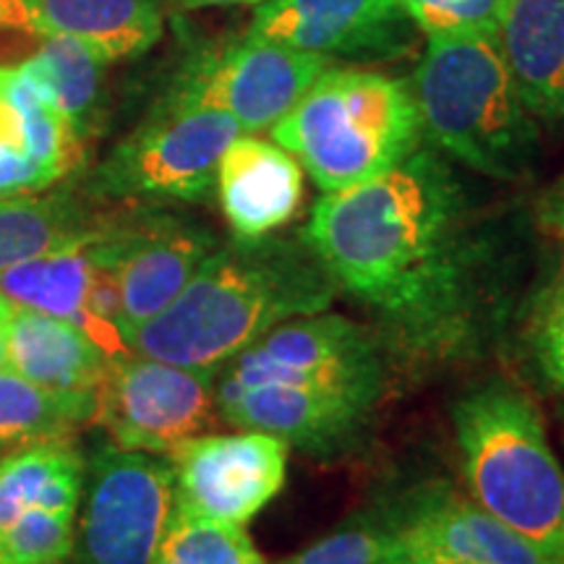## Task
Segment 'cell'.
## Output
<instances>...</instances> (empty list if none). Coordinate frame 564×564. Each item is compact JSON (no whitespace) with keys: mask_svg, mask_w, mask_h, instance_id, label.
I'll use <instances>...</instances> for the list:
<instances>
[{"mask_svg":"<svg viewBox=\"0 0 564 564\" xmlns=\"http://www.w3.org/2000/svg\"><path fill=\"white\" fill-rule=\"evenodd\" d=\"M301 238L337 291L377 316L387 348L413 361L476 356L510 312V253L476 217L455 167L429 147L324 194Z\"/></svg>","mask_w":564,"mask_h":564,"instance_id":"6da1fadb","label":"cell"},{"mask_svg":"<svg viewBox=\"0 0 564 564\" xmlns=\"http://www.w3.org/2000/svg\"><path fill=\"white\" fill-rule=\"evenodd\" d=\"M337 282L303 238L217 246L171 306L129 335V348L188 369L220 371L280 324L329 312Z\"/></svg>","mask_w":564,"mask_h":564,"instance_id":"7a4b0ae2","label":"cell"},{"mask_svg":"<svg viewBox=\"0 0 564 564\" xmlns=\"http://www.w3.org/2000/svg\"><path fill=\"white\" fill-rule=\"evenodd\" d=\"M423 139L494 181H523L539 154V121L514 87L497 34L429 37L413 70Z\"/></svg>","mask_w":564,"mask_h":564,"instance_id":"3957f363","label":"cell"},{"mask_svg":"<svg viewBox=\"0 0 564 564\" xmlns=\"http://www.w3.org/2000/svg\"><path fill=\"white\" fill-rule=\"evenodd\" d=\"M453 429L468 497L564 564V468L533 400L494 379L457 400Z\"/></svg>","mask_w":564,"mask_h":564,"instance_id":"277c9868","label":"cell"},{"mask_svg":"<svg viewBox=\"0 0 564 564\" xmlns=\"http://www.w3.org/2000/svg\"><path fill=\"white\" fill-rule=\"evenodd\" d=\"M270 133L324 194L390 171L423 141L411 84L382 70L337 66L324 70Z\"/></svg>","mask_w":564,"mask_h":564,"instance_id":"5b68a950","label":"cell"},{"mask_svg":"<svg viewBox=\"0 0 564 564\" xmlns=\"http://www.w3.org/2000/svg\"><path fill=\"white\" fill-rule=\"evenodd\" d=\"M238 133H243L241 126L228 112L162 97L91 171L87 196L105 202H209L223 152Z\"/></svg>","mask_w":564,"mask_h":564,"instance_id":"8992f818","label":"cell"},{"mask_svg":"<svg viewBox=\"0 0 564 564\" xmlns=\"http://www.w3.org/2000/svg\"><path fill=\"white\" fill-rule=\"evenodd\" d=\"M173 512L165 455L100 444L84 457L70 564H152Z\"/></svg>","mask_w":564,"mask_h":564,"instance_id":"52a82bcc","label":"cell"},{"mask_svg":"<svg viewBox=\"0 0 564 564\" xmlns=\"http://www.w3.org/2000/svg\"><path fill=\"white\" fill-rule=\"evenodd\" d=\"M387 343L340 314H312L274 327L217 371L215 390L251 384L324 387L371 394L387 387Z\"/></svg>","mask_w":564,"mask_h":564,"instance_id":"ba28073f","label":"cell"},{"mask_svg":"<svg viewBox=\"0 0 564 564\" xmlns=\"http://www.w3.org/2000/svg\"><path fill=\"white\" fill-rule=\"evenodd\" d=\"M333 63L246 32L196 53L162 97L228 112L243 133L272 131Z\"/></svg>","mask_w":564,"mask_h":564,"instance_id":"9c48e42d","label":"cell"},{"mask_svg":"<svg viewBox=\"0 0 564 564\" xmlns=\"http://www.w3.org/2000/svg\"><path fill=\"white\" fill-rule=\"evenodd\" d=\"M215 377V371L129 352L110 361L95 421L118 447L167 455L181 442L209 434L220 419Z\"/></svg>","mask_w":564,"mask_h":564,"instance_id":"30bf717a","label":"cell"},{"mask_svg":"<svg viewBox=\"0 0 564 564\" xmlns=\"http://www.w3.org/2000/svg\"><path fill=\"white\" fill-rule=\"evenodd\" d=\"M84 489L74 440L0 457V564H68Z\"/></svg>","mask_w":564,"mask_h":564,"instance_id":"8fae6325","label":"cell"},{"mask_svg":"<svg viewBox=\"0 0 564 564\" xmlns=\"http://www.w3.org/2000/svg\"><path fill=\"white\" fill-rule=\"evenodd\" d=\"M165 457L173 468L175 510L223 525L257 518L288 476V444L249 429L194 436Z\"/></svg>","mask_w":564,"mask_h":564,"instance_id":"7c38bea8","label":"cell"},{"mask_svg":"<svg viewBox=\"0 0 564 564\" xmlns=\"http://www.w3.org/2000/svg\"><path fill=\"white\" fill-rule=\"evenodd\" d=\"M207 225L160 212L108 217L105 251L116 272L123 308V335L158 316L178 299L196 270L217 251Z\"/></svg>","mask_w":564,"mask_h":564,"instance_id":"4fadbf2b","label":"cell"},{"mask_svg":"<svg viewBox=\"0 0 564 564\" xmlns=\"http://www.w3.org/2000/svg\"><path fill=\"white\" fill-rule=\"evenodd\" d=\"M246 32L329 61L400 58L421 34L398 0H264Z\"/></svg>","mask_w":564,"mask_h":564,"instance_id":"5bb4252c","label":"cell"},{"mask_svg":"<svg viewBox=\"0 0 564 564\" xmlns=\"http://www.w3.org/2000/svg\"><path fill=\"white\" fill-rule=\"evenodd\" d=\"M215 394L225 423L280 436L288 447L314 455L343 453L361 442L382 403L371 394L295 384H251Z\"/></svg>","mask_w":564,"mask_h":564,"instance_id":"9a60e30c","label":"cell"},{"mask_svg":"<svg viewBox=\"0 0 564 564\" xmlns=\"http://www.w3.org/2000/svg\"><path fill=\"white\" fill-rule=\"evenodd\" d=\"M84 139L24 63L0 68V196L51 188L82 167Z\"/></svg>","mask_w":564,"mask_h":564,"instance_id":"2e32d148","label":"cell"},{"mask_svg":"<svg viewBox=\"0 0 564 564\" xmlns=\"http://www.w3.org/2000/svg\"><path fill=\"white\" fill-rule=\"evenodd\" d=\"M400 541L460 564H556L470 497L447 484H421L387 510Z\"/></svg>","mask_w":564,"mask_h":564,"instance_id":"e0dca14e","label":"cell"},{"mask_svg":"<svg viewBox=\"0 0 564 564\" xmlns=\"http://www.w3.org/2000/svg\"><path fill=\"white\" fill-rule=\"evenodd\" d=\"M217 199L236 241H262L293 220L303 167L278 141L238 133L217 167Z\"/></svg>","mask_w":564,"mask_h":564,"instance_id":"ac0fdd59","label":"cell"},{"mask_svg":"<svg viewBox=\"0 0 564 564\" xmlns=\"http://www.w3.org/2000/svg\"><path fill=\"white\" fill-rule=\"evenodd\" d=\"M21 24L79 40L105 66L152 51L165 32L162 0H17Z\"/></svg>","mask_w":564,"mask_h":564,"instance_id":"d6986e66","label":"cell"},{"mask_svg":"<svg viewBox=\"0 0 564 564\" xmlns=\"http://www.w3.org/2000/svg\"><path fill=\"white\" fill-rule=\"evenodd\" d=\"M497 40L528 112L564 126V0H507Z\"/></svg>","mask_w":564,"mask_h":564,"instance_id":"ffe728a7","label":"cell"},{"mask_svg":"<svg viewBox=\"0 0 564 564\" xmlns=\"http://www.w3.org/2000/svg\"><path fill=\"white\" fill-rule=\"evenodd\" d=\"M110 358L76 324L17 306L9 324V371L58 392L100 394Z\"/></svg>","mask_w":564,"mask_h":564,"instance_id":"44dd1931","label":"cell"},{"mask_svg":"<svg viewBox=\"0 0 564 564\" xmlns=\"http://www.w3.org/2000/svg\"><path fill=\"white\" fill-rule=\"evenodd\" d=\"M102 223L105 217L74 241L6 270L0 274V293L17 306L58 316L84 333L89 293L102 259Z\"/></svg>","mask_w":564,"mask_h":564,"instance_id":"7402d4cb","label":"cell"},{"mask_svg":"<svg viewBox=\"0 0 564 564\" xmlns=\"http://www.w3.org/2000/svg\"><path fill=\"white\" fill-rule=\"evenodd\" d=\"M100 223L74 188L0 196V274L74 241Z\"/></svg>","mask_w":564,"mask_h":564,"instance_id":"603a6c76","label":"cell"},{"mask_svg":"<svg viewBox=\"0 0 564 564\" xmlns=\"http://www.w3.org/2000/svg\"><path fill=\"white\" fill-rule=\"evenodd\" d=\"M100 394L47 390L9 369L0 371V457L53 440H74L95 421Z\"/></svg>","mask_w":564,"mask_h":564,"instance_id":"cb8c5ba5","label":"cell"},{"mask_svg":"<svg viewBox=\"0 0 564 564\" xmlns=\"http://www.w3.org/2000/svg\"><path fill=\"white\" fill-rule=\"evenodd\" d=\"M26 66L47 89L53 105L70 123V129L87 139L97 108H100L105 63L79 40L47 34L45 45L26 61Z\"/></svg>","mask_w":564,"mask_h":564,"instance_id":"d4e9b609","label":"cell"},{"mask_svg":"<svg viewBox=\"0 0 564 564\" xmlns=\"http://www.w3.org/2000/svg\"><path fill=\"white\" fill-rule=\"evenodd\" d=\"M152 564H270L243 525H223L175 510Z\"/></svg>","mask_w":564,"mask_h":564,"instance_id":"484cf974","label":"cell"},{"mask_svg":"<svg viewBox=\"0 0 564 564\" xmlns=\"http://www.w3.org/2000/svg\"><path fill=\"white\" fill-rule=\"evenodd\" d=\"M400 535L390 514H358L282 564H387Z\"/></svg>","mask_w":564,"mask_h":564,"instance_id":"4316f807","label":"cell"},{"mask_svg":"<svg viewBox=\"0 0 564 564\" xmlns=\"http://www.w3.org/2000/svg\"><path fill=\"white\" fill-rule=\"evenodd\" d=\"M423 37L497 34L507 0H398Z\"/></svg>","mask_w":564,"mask_h":564,"instance_id":"83f0119b","label":"cell"},{"mask_svg":"<svg viewBox=\"0 0 564 564\" xmlns=\"http://www.w3.org/2000/svg\"><path fill=\"white\" fill-rule=\"evenodd\" d=\"M528 345L541 377L564 392V285H549L535 301Z\"/></svg>","mask_w":564,"mask_h":564,"instance_id":"f1b7e54d","label":"cell"},{"mask_svg":"<svg viewBox=\"0 0 564 564\" xmlns=\"http://www.w3.org/2000/svg\"><path fill=\"white\" fill-rule=\"evenodd\" d=\"M544 225L552 232L556 251H560V270L552 285H564V183L560 188H554L544 204Z\"/></svg>","mask_w":564,"mask_h":564,"instance_id":"f546056e","label":"cell"},{"mask_svg":"<svg viewBox=\"0 0 564 564\" xmlns=\"http://www.w3.org/2000/svg\"><path fill=\"white\" fill-rule=\"evenodd\" d=\"M387 564H460V562L449 560V556H444V554L429 552V549L411 546V544H403V541H400L398 552L390 556V562Z\"/></svg>","mask_w":564,"mask_h":564,"instance_id":"4dcf8cb0","label":"cell"},{"mask_svg":"<svg viewBox=\"0 0 564 564\" xmlns=\"http://www.w3.org/2000/svg\"><path fill=\"white\" fill-rule=\"evenodd\" d=\"M173 9L202 11V9H230V6H259L264 0H167Z\"/></svg>","mask_w":564,"mask_h":564,"instance_id":"1f68e13d","label":"cell"},{"mask_svg":"<svg viewBox=\"0 0 564 564\" xmlns=\"http://www.w3.org/2000/svg\"><path fill=\"white\" fill-rule=\"evenodd\" d=\"M13 314V303L0 293V371L9 369V324Z\"/></svg>","mask_w":564,"mask_h":564,"instance_id":"d6a6232c","label":"cell"}]
</instances>
